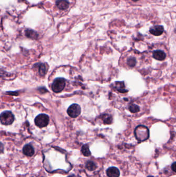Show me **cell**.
<instances>
[{"mask_svg":"<svg viewBox=\"0 0 176 177\" xmlns=\"http://www.w3.org/2000/svg\"><path fill=\"white\" fill-rule=\"evenodd\" d=\"M115 88L117 90V91H119L120 93H126L127 92H128V90H127L125 88V86L124 82H116V84H115Z\"/></svg>","mask_w":176,"mask_h":177,"instance_id":"cell-11","label":"cell"},{"mask_svg":"<svg viewBox=\"0 0 176 177\" xmlns=\"http://www.w3.org/2000/svg\"><path fill=\"white\" fill-rule=\"evenodd\" d=\"M25 35L28 38L32 39H36L38 36V34L36 33L35 31L32 30H27L25 31Z\"/></svg>","mask_w":176,"mask_h":177,"instance_id":"cell-13","label":"cell"},{"mask_svg":"<svg viewBox=\"0 0 176 177\" xmlns=\"http://www.w3.org/2000/svg\"><path fill=\"white\" fill-rule=\"evenodd\" d=\"M4 152V145L0 142V154Z\"/></svg>","mask_w":176,"mask_h":177,"instance_id":"cell-20","label":"cell"},{"mask_svg":"<svg viewBox=\"0 0 176 177\" xmlns=\"http://www.w3.org/2000/svg\"><path fill=\"white\" fill-rule=\"evenodd\" d=\"M48 69V66L47 64H42L40 65L39 71L41 76L45 75Z\"/></svg>","mask_w":176,"mask_h":177,"instance_id":"cell-16","label":"cell"},{"mask_svg":"<svg viewBox=\"0 0 176 177\" xmlns=\"http://www.w3.org/2000/svg\"><path fill=\"white\" fill-rule=\"evenodd\" d=\"M106 175L108 177H119L120 172L117 167H111L106 170Z\"/></svg>","mask_w":176,"mask_h":177,"instance_id":"cell-7","label":"cell"},{"mask_svg":"<svg viewBox=\"0 0 176 177\" xmlns=\"http://www.w3.org/2000/svg\"><path fill=\"white\" fill-rule=\"evenodd\" d=\"M152 177V176H149V177Z\"/></svg>","mask_w":176,"mask_h":177,"instance_id":"cell-22","label":"cell"},{"mask_svg":"<svg viewBox=\"0 0 176 177\" xmlns=\"http://www.w3.org/2000/svg\"><path fill=\"white\" fill-rule=\"evenodd\" d=\"M81 152L85 157H88L91 155V152L87 144L83 145L81 148Z\"/></svg>","mask_w":176,"mask_h":177,"instance_id":"cell-14","label":"cell"},{"mask_svg":"<svg viewBox=\"0 0 176 177\" xmlns=\"http://www.w3.org/2000/svg\"><path fill=\"white\" fill-rule=\"evenodd\" d=\"M65 84V79L63 78H56L52 84V89L56 93H60L64 90Z\"/></svg>","mask_w":176,"mask_h":177,"instance_id":"cell-3","label":"cell"},{"mask_svg":"<svg viewBox=\"0 0 176 177\" xmlns=\"http://www.w3.org/2000/svg\"><path fill=\"white\" fill-rule=\"evenodd\" d=\"M23 153L27 157H32L34 154L35 151L31 145L28 144H26L23 147Z\"/></svg>","mask_w":176,"mask_h":177,"instance_id":"cell-8","label":"cell"},{"mask_svg":"<svg viewBox=\"0 0 176 177\" xmlns=\"http://www.w3.org/2000/svg\"><path fill=\"white\" fill-rule=\"evenodd\" d=\"M56 5L60 10H65L69 7V3L67 0H58Z\"/></svg>","mask_w":176,"mask_h":177,"instance_id":"cell-9","label":"cell"},{"mask_svg":"<svg viewBox=\"0 0 176 177\" xmlns=\"http://www.w3.org/2000/svg\"><path fill=\"white\" fill-rule=\"evenodd\" d=\"M49 122V118L45 114H40L36 116L35 119V123L36 126L42 128L48 125Z\"/></svg>","mask_w":176,"mask_h":177,"instance_id":"cell-4","label":"cell"},{"mask_svg":"<svg viewBox=\"0 0 176 177\" xmlns=\"http://www.w3.org/2000/svg\"><path fill=\"white\" fill-rule=\"evenodd\" d=\"M14 121V116L11 111H4L0 114V122L3 125H10L13 123Z\"/></svg>","mask_w":176,"mask_h":177,"instance_id":"cell-2","label":"cell"},{"mask_svg":"<svg viewBox=\"0 0 176 177\" xmlns=\"http://www.w3.org/2000/svg\"><path fill=\"white\" fill-rule=\"evenodd\" d=\"M166 54L163 51L158 50L154 51L153 53V57L156 60L159 61H163L166 58Z\"/></svg>","mask_w":176,"mask_h":177,"instance_id":"cell-10","label":"cell"},{"mask_svg":"<svg viewBox=\"0 0 176 177\" xmlns=\"http://www.w3.org/2000/svg\"><path fill=\"white\" fill-rule=\"evenodd\" d=\"M86 168L89 171H93L96 170L97 168L96 164L91 161H88V162L86 163Z\"/></svg>","mask_w":176,"mask_h":177,"instance_id":"cell-15","label":"cell"},{"mask_svg":"<svg viewBox=\"0 0 176 177\" xmlns=\"http://www.w3.org/2000/svg\"><path fill=\"white\" fill-rule=\"evenodd\" d=\"M132 1H133L134 2H137V1H138V0H132Z\"/></svg>","mask_w":176,"mask_h":177,"instance_id":"cell-21","label":"cell"},{"mask_svg":"<svg viewBox=\"0 0 176 177\" xmlns=\"http://www.w3.org/2000/svg\"><path fill=\"white\" fill-rule=\"evenodd\" d=\"M163 27L162 25H154V27H151L149 30L150 33L153 35L158 36L161 35L164 32Z\"/></svg>","mask_w":176,"mask_h":177,"instance_id":"cell-6","label":"cell"},{"mask_svg":"<svg viewBox=\"0 0 176 177\" xmlns=\"http://www.w3.org/2000/svg\"><path fill=\"white\" fill-rule=\"evenodd\" d=\"M81 112V107L78 104H73L68 108L67 110V114L69 116L76 118L80 115Z\"/></svg>","mask_w":176,"mask_h":177,"instance_id":"cell-5","label":"cell"},{"mask_svg":"<svg viewBox=\"0 0 176 177\" xmlns=\"http://www.w3.org/2000/svg\"><path fill=\"white\" fill-rule=\"evenodd\" d=\"M171 170L174 171V172H176V163L174 162L173 164L171 165Z\"/></svg>","mask_w":176,"mask_h":177,"instance_id":"cell-19","label":"cell"},{"mask_svg":"<svg viewBox=\"0 0 176 177\" xmlns=\"http://www.w3.org/2000/svg\"><path fill=\"white\" fill-rule=\"evenodd\" d=\"M127 63L129 66L130 67H134L135 65V64H136V60L134 58H132V57L130 58L127 60Z\"/></svg>","mask_w":176,"mask_h":177,"instance_id":"cell-18","label":"cell"},{"mask_svg":"<svg viewBox=\"0 0 176 177\" xmlns=\"http://www.w3.org/2000/svg\"><path fill=\"white\" fill-rule=\"evenodd\" d=\"M102 119L103 123L105 124H110L113 121V118L111 115L108 114H104L102 116Z\"/></svg>","mask_w":176,"mask_h":177,"instance_id":"cell-12","label":"cell"},{"mask_svg":"<svg viewBox=\"0 0 176 177\" xmlns=\"http://www.w3.org/2000/svg\"><path fill=\"white\" fill-rule=\"evenodd\" d=\"M134 134L136 139L139 142H144L149 138V131L144 125H138L134 130Z\"/></svg>","mask_w":176,"mask_h":177,"instance_id":"cell-1","label":"cell"},{"mask_svg":"<svg viewBox=\"0 0 176 177\" xmlns=\"http://www.w3.org/2000/svg\"><path fill=\"white\" fill-rule=\"evenodd\" d=\"M129 109L132 113H136L139 111V107L135 104H131L129 106Z\"/></svg>","mask_w":176,"mask_h":177,"instance_id":"cell-17","label":"cell"}]
</instances>
